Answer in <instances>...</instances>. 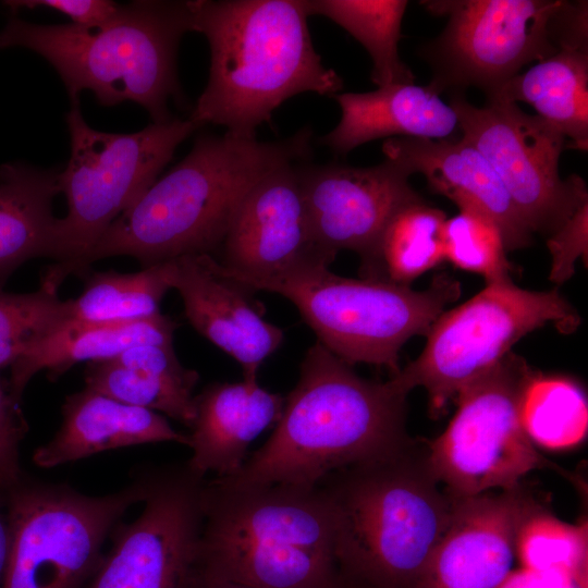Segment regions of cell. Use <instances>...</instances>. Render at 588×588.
<instances>
[{
	"mask_svg": "<svg viewBox=\"0 0 588 588\" xmlns=\"http://www.w3.org/2000/svg\"><path fill=\"white\" fill-rule=\"evenodd\" d=\"M311 131L278 142L224 133L198 136L187 156L157 180L107 229L70 274L97 260L131 256L143 268L219 250L246 193L267 172L310 154Z\"/></svg>",
	"mask_w": 588,
	"mask_h": 588,
	"instance_id": "1",
	"label": "cell"
},
{
	"mask_svg": "<svg viewBox=\"0 0 588 588\" xmlns=\"http://www.w3.org/2000/svg\"><path fill=\"white\" fill-rule=\"evenodd\" d=\"M406 397L390 379L362 378L316 342L270 438L236 473L219 478L313 488L335 470L397 453L413 444Z\"/></svg>",
	"mask_w": 588,
	"mask_h": 588,
	"instance_id": "2",
	"label": "cell"
},
{
	"mask_svg": "<svg viewBox=\"0 0 588 588\" xmlns=\"http://www.w3.org/2000/svg\"><path fill=\"white\" fill-rule=\"evenodd\" d=\"M192 30L210 47L209 77L189 119L237 137L256 130L291 97H334L343 81L326 68L309 34L306 0L188 1Z\"/></svg>",
	"mask_w": 588,
	"mask_h": 588,
	"instance_id": "3",
	"label": "cell"
},
{
	"mask_svg": "<svg viewBox=\"0 0 588 588\" xmlns=\"http://www.w3.org/2000/svg\"><path fill=\"white\" fill-rule=\"evenodd\" d=\"M332 512L342 588H414L450 523L453 497L414 443L318 485Z\"/></svg>",
	"mask_w": 588,
	"mask_h": 588,
	"instance_id": "4",
	"label": "cell"
},
{
	"mask_svg": "<svg viewBox=\"0 0 588 588\" xmlns=\"http://www.w3.org/2000/svg\"><path fill=\"white\" fill-rule=\"evenodd\" d=\"M197 569L252 588H342L324 493L206 480Z\"/></svg>",
	"mask_w": 588,
	"mask_h": 588,
	"instance_id": "5",
	"label": "cell"
},
{
	"mask_svg": "<svg viewBox=\"0 0 588 588\" xmlns=\"http://www.w3.org/2000/svg\"><path fill=\"white\" fill-rule=\"evenodd\" d=\"M192 32L188 1H133L97 27L44 25L12 19L0 49L22 47L44 57L60 75L71 103L90 90L111 107L133 101L152 123L172 120L169 100L182 101L176 72L181 38Z\"/></svg>",
	"mask_w": 588,
	"mask_h": 588,
	"instance_id": "6",
	"label": "cell"
},
{
	"mask_svg": "<svg viewBox=\"0 0 588 588\" xmlns=\"http://www.w3.org/2000/svg\"><path fill=\"white\" fill-rule=\"evenodd\" d=\"M446 15L442 33L422 47L436 93L481 89L487 97L520 73L564 48H588L587 1L431 0Z\"/></svg>",
	"mask_w": 588,
	"mask_h": 588,
	"instance_id": "7",
	"label": "cell"
},
{
	"mask_svg": "<svg viewBox=\"0 0 588 588\" xmlns=\"http://www.w3.org/2000/svg\"><path fill=\"white\" fill-rule=\"evenodd\" d=\"M71 156L59 172V189L68 213L57 218L52 258L41 284L59 290L72 267L156 181L177 146L198 126L173 118L131 134L97 131L84 120L79 102L65 115Z\"/></svg>",
	"mask_w": 588,
	"mask_h": 588,
	"instance_id": "8",
	"label": "cell"
},
{
	"mask_svg": "<svg viewBox=\"0 0 588 588\" xmlns=\"http://www.w3.org/2000/svg\"><path fill=\"white\" fill-rule=\"evenodd\" d=\"M259 291L282 295L298 309L317 342L348 365L401 369L402 346L426 335L444 308L461 295V284L448 273L415 291L408 285L338 275L315 265L264 283Z\"/></svg>",
	"mask_w": 588,
	"mask_h": 588,
	"instance_id": "9",
	"label": "cell"
},
{
	"mask_svg": "<svg viewBox=\"0 0 588 588\" xmlns=\"http://www.w3.org/2000/svg\"><path fill=\"white\" fill-rule=\"evenodd\" d=\"M145 491L143 470L105 495L23 476L4 490L9 552L3 588H87L105 559L106 539Z\"/></svg>",
	"mask_w": 588,
	"mask_h": 588,
	"instance_id": "10",
	"label": "cell"
},
{
	"mask_svg": "<svg viewBox=\"0 0 588 588\" xmlns=\"http://www.w3.org/2000/svg\"><path fill=\"white\" fill-rule=\"evenodd\" d=\"M579 315L558 287L529 291L512 280L487 283L431 324L420 355L390 378L404 394L424 388L438 415L475 378L499 363L529 332L552 323L571 333Z\"/></svg>",
	"mask_w": 588,
	"mask_h": 588,
	"instance_id": "11",
	"label": "cell"
},
{
	"mask_svg": "<svg viewBox=\"0 0 588 588\" xmlns=\"http://www.w3.org/2000/svg\"><path fill=\"white\" fill-rule=\"evenodd\" d=\"M532 373L510 352L457 393L454 417L427 451L429 468L449 494L511 490L531 470L554 466L519 420L520 395Z\"/></svg>",
	"mask_w": 588,
	"mask_h": 588,
	"instance_id": "12",
	"label": "cell"
},
{
	"mask_svg": "<svg viewBox=\"0 0 588 588\" xmlns=\"http://www.w3.org/2000/svg\"><path fill=\"white\" fill-rule=\"evenodd\" d=\"M449 105L462 138L492 166L532 233L551 235L588 201L581 177H561L560 157L568 143L543 119L499 99L477 107L461 93H453Z\"/></svg>",
	"mask_w": 588,
	"mask_h": 588,
	"instance_id": "13",
	"label": "cell"
},
{
	"mask_svg": "<svg viewBox=\"0 0 588 588\" xmlns=\"http://www.w3.org/2000/svg\"><path fill=\"white\" fill-rule=\"evenodd\" d=\"M140 514L120 520L87 588H192L203 527L205 477L186 463L143 470Z\"/></svg>",
	"mask_w": 588,
	"mask_h": 588,
	"instance_id": "14",
	"label": "cell"
},
{
	"mask_svg": "<svg viewBox=\"0 0 588 588\" xmlns=\"http://www.w3.org/2000/svg\"><path fill=\"white\" fill-rule=\"evenodd\" d=\"M303 161H287L267 172L231 220L219 262L250 291L302 268L333 261L311 230L299 176Z\"/></svg>",
	"mask_w": 588,
	"mask_h": 588,
	"instance_id": "15",
	"label": "cell"
},
{
	"mask_svg": "<svg viewBox=\"0 0 588 588\" xmlns=\"http://www.w3.org/2000/svg\"><path fill=\"white\" fill-rule=\"evenodd\" d=\"M299 176L315 240L333 260L343 249L367 259L395 211L421 198L389 159L366 168L302 162Z\"/></svg>",
	"mask_w": 588,
	"mask_h": 588,
	"instance_id": "16",
	"label": "cell"
},
{
	"mask_svg": "<svg viewBox=\"0 0 588 588\" xmlns=\"http://www.w3.org/2000/svg\"><path fill=\"white\" fill-rule=\"evenodd\" d=\"M540 509L522 485L453 497L450 523L414 588H500L513 572L520 527Z\"/></svg>",
	"mask_w": 588,
	"mask_h": 588,
	"instance_id": "17",
	"label": "cell"
},
{
	"mask_svg": "<svg viewBox=\"0 0 588 588\" xmlns=\"http://www.w3.org/2000/svg\"><path fill=\"white\" fill-rule=\"evenodd\" d=\"M168 261L172 289L182 297L188 322L238 363L243 380L257 381L260 366L283 342L282 329L264 319L250 302V290L230 278L212 255Z\"/></svg>",
	"mask_w": 588,
	"mask_h": 588,
	"instance_id": "18",
	"label": "cell"
},
{
	"mask_svg": "<svg viewBox=\"0 0 588 588\" xmlns=\"http://www.w3.org/2000/svg\"><path fill=\"white\" fill-rule=\"evenodd\" d=\"M385 159L402 166L411 175L425 176L433 193L460 208H474L499 228L506 250L530 245L527 226L492 166L471 144L463 139L416 137L388 138L382 145Z\"/></svg>",
	"mask_w": 588,
	"mask_h": 588,
	"instance_id": "19",
	"label": "cell"
},
{
	"mask_svg": "<svg viewBox=\"0 0 588 588\" xmlns=\"http://www.w3.org/2000/svg\"><path fill=\"white\" fill-rule=\"evenodd\" d=\"M284 397L257 381L218 382L195 396L187 466L205 477H226L242 465L249 444L281 417Z\"/></svg>",
	"mask_w": 588,
	"mask_h": 588,
	"instance_id": "20",
	"label": "cell"
},
{
	"mask_svg": "<svg viewBox=\"0 0 588 588\" xmlns=\"http://www.w3.org/2000/svg\"><path fill=\"white\" fill-rule=\"evenodd\" d=\"M168 441L189 445L188 434L171 427L163 415L85 387L65 397L59 430L35 450L33 461L52 468L108 450Z\"/></svg>",
	"mask_w": 588,
	"mask_h": 588,
	"instance_id": "21",
	"label": "cell"
},
{
	"mask_svg": "<svg viewBox=\"0 0 588 588\" xmlns=\"http://www.w3.org/2000/svg\"><path fill=\"white\" fill-rule=\"evenodd\" d=\"M333 98L341 119L319 143L338 155L384 137L453 139L460 132L454 110L428 85L394 84Z\"/></svg>",
	"mask_w": 588,
	"mask_h": 588,
	"instance_id": "22",
	"label": "cell"
},
{
	"mask_svg": "<svg viewBox=\"0 0 588 588\" xmlns=\"http://www.w3.org/2000/svg\"><path fill=\"white\" fill-rule=\"evenodd\" d=\"M85 387L122 403L171 417L191 428L199 375L184 367L173 345L140 344L87 363Z\"/></svg>",
	"mask_w": 588,
	"mask_h": 588,
	"instance_id": "23",
	"label": "cell"
},
{
	"mask_svg": "<svg viewBox=\"0 0 588 588\" xmlns=\"http://www.w3.org/2000/svg\"><path fill=\"white\" fill-rule=\"evenodd\" d=\"M177 326L162 314L121 323L64 321L10 367L12 392L22 400L26 385L41 370H47L50 379H57L78 363L109 359L136 345H173Z\"/></svg>",
	"mask_w": 588,
	"mask_h": 588,
	"instance_id": "24",
	"label": "cell"
},
{
	"mask_svg": "<svg viewBox=\"0 0 588 588\" xmlns=\"http://www.w3.org/2000/svg\"><path fill=\"white\" fill-rule=\"evenodd\" d=\"M59 172L24 162L0 166V290L25 261L52 258Z\"/></svg>",
	"mask_w": 588,
	"mask_h": 588,
	"instance_id": "25",
	"label": "cell"
},
{
	"mask_svg": "<svg viewBox=\"0 0 588 588\" xmlns=\"http://www.w3.org/2000/svg\"><path fill=\"white\" fill-rule=\"evenodd\" d=\"M487 99L523 101L559 131L568 148L588 149V48H564L506 82Z\"/></svg>",
	"mask_w": 588,
	"mask_h": 588,
	"instance_id": "26",
	"label": "cell"
},
{
	"mask_svg": "<svg viewBox=\"0 0 588 588\" xmlns=\"http://www.w3.org/2000/svg\"><path fill=\"white\" fill-rule=\"evenodd\" d=\"M446 215L422 198L402 206L390 218L367 259L365 278L408 285L444 260Z\"/></svg>",
	"mask_w": 588,
	"mask_h": 588,
	"instance_id": "27",
	"label": "cell"
},
{
	"mask_svg": "<svg viewBox=\"0 0 588 588\" xmlns=\"http://www.w3.org/2000/svg\"><path fill=\"white\" fill-rule=\"evenodd\" d=\"M310 15H322L351 34L372 62L378 86L412 84L415 75L399 53L405 0H306Z\"/></svg>",
	"mask_w": 588,
	"mask_h": 588,
	"instance_id": "28",
	"label": "cell"
},
{
	"mask_svg": "<svg viewBox=\"0 0 588 588\" xmlns=\"http://www.w3.org/2000/svg\"><path fill=\"white\" fill-rule=\"evenodd\" d=\"M172 289L169 261L133 273L89 272L83 292L68 299L65 321L121 323L149 319Z\"/></svg>",
	"mask_w": 588,
	"mask_h": 588,
	"instance_id": "29",
	"label": "cell"
},
{
	"mask_svg": "<svg viewBox=\"0 0 588 588\" xmlns=\"http://www.w3.org/2000/svg\"><path fill=\"white\" fill-rule=\"evenodd\" d=\"M518 412L524 431L542 448L567 449L586 437L587 399L571 379L534 372L522 392Z\"/></svg>",
	"mask_w": 588,
	"mask_h": 588,
	"instance_id": "30",
	"label": "cell"
},
{
	"mask_svg": "<svg viewBox=\"0 0 588 588\" xmlns=\"http://www.w3.org/2000/svg\"><path fill=\"white\" fill-rule=\"evenodd\" d=\"M587 535L586 522L572 525L540 509L520 527L516 556L527 569L558 572L587 588Z\"/></svg>",
	"mask_w": 588,
	"mask_h": 588,
	"instance_id": "31",
	"label": "cell"
},
{
	"mask_svg": "<svg viewBox=\"0 0 588 588\" xmlns=\"http://www.w3.org/2000/svg\"><path fill=\"white\" fill-rule=\"evenodd\" d=\"M69 302L45 285L30 293L0 290V371L11 367L68 319Z\"/></svg>",
	"mask_w": 588,
	"mask_h": 588,
	"instance_id": "32",
	"label": "cell"
},
{
	"mask_svg": "<svg viewBox=\"0 0 588 588\" xmlns=\"http://www.w3.org/2000/svg\"><path fill=\"white\" fill-rule=\"evenodd\" d=\"M502 234L495 223L474 208H460L444 224V258L455 267L482 275L487 283L511 280Z\"/></svg>",
	"mask_w": 588,
	"mask_h": 588,
	"instance_id": "33",
	"label": "cell"
},
{
	"mask_svg": "<svg viewBox=\"0 0 588 588\" xmlns=\"http://www.w3.org/2000/svg\"><path fill=\"white\" fill-rule=\"evenodd\" d=\"M28 431L21 400L12 392L9 379L0 373V487L4 490L23 478L20 444Z\"/></svg>",
	"mask_w": 588,
	"mask_h": 588,
	"instance_id": "34",
	"label": "cell"
},
{
	"mask_svg": "<svg viewBox=\"0 0 588 588\" xmlns=\"http://www.w3.org/2000/svg\"><path fill=\"white\" fill-rule=\"evenodd\" d=\"M547 245L552 257L550 280L561 284L573 275L578 258L587 261L588 201L548 236Z\"/></svg>",
	"mask_w": 588,
	"mask_h": 588,
	"instance_id": "35",
	"label": "cell"
},
{
	"mask_svg": "<svg viewBox=\"0 0 588 588\" xmlns=\"http://www.w3.org/2000/svg\"><path fill=\"white\" fill-rule=\"evenodd\" d=\"M4 5L12 11L46 7L59 11L82 27H97L115 16L120 4L108 0H10Z\"/></svg>",
	"mask_w": 588,
	"mask_h": 588,
	"instance_id": "36",
	"label": "cell"
},
{
	"mask_svg": "<svg viewBox=\"0 0 588 588\" xmlns=\"http://www.w3.org/2000/svg\"><path fill=\"white\" fill-rule=\"evenodd\" d=\"M9 552V527L4 489L0 487V588H3Z\"/></svg>",
	"mask_w": 588,
	"mask_h": 588,
	"instance_id": "37",
	"label": "cell"
},
{
	"mask_svg": "<svg viewBox=\"0 0 588 588\" xmlns=\"http://www.w3.org/2000/svg\"><path fill=\"white\" fill-rule=\"evenodd\" d=\"M192 588H252L233 581L217 579L196 572V577Z\"/></svg>",
	"mask_w": 588,
	"mask_h": 588,
	"instance_id": "38",
	"label": "cell"
}]
</instances>
